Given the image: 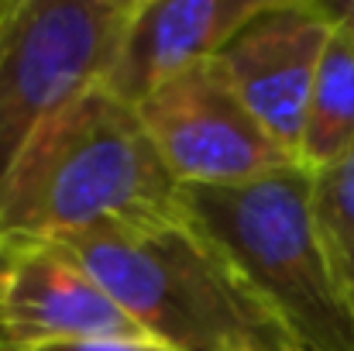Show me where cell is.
Returning <instances> with one entry per match:
<instances>
[{"label": "cell", "instance_id": "6da1fadb", "mask_svg": "<svg viewBox=\"0 0 354 351\" xmlns=\"http://www.w3.org/2000/svg\"><path fill=\"white\" fill-rule=\"evenodd\" d=\"M183 183L162 162L138 107L107 87L48 117L0 179V231L73 237L97 228L186 221Z\"/></svg>", "mask_w": 354, "mask_h": 351}, {"label": "cell", "instance_id": "7a4b0ae2", "mask_svg": "<svg viewBox=\"0 0 354 351\" xmlns=\"http://www.w3.org/2000/svg\"><path fill=\"white\" fill-rule=\"evenodd\" d=\"M59 244L172 351H299L193 214L158 228H97Z\"/></svg>", "mask_w": 354, "mask_h": 351}, {"label": "cell", "instance_id": "3957f363", "mask_svg": "<svg viewBox=\"0 0 354 351\" xmlns=\"http://www.w3.org/2000/svg\"><path fill=\"white\" fill-rule=\"evenodd\" d=\"M193 221L241 269L299 351H354V310L320 248L310 169L231 186H183Z\"/></svg>", "mask_w": 354, "mask_h": 351}, {"label": "cell", "instance_id": "277c9868", "mask_svg": "<svg viewBox=\"0 0 354 351\" xmlns=\"http://www.w3.org/2000/svg\"><path fill=\"white\" fill-rule=\"evenodd\" d=\"M138 0H0V179L24 141L104 87Z\"/></svg>", "mask_w": 354, "mask_h": 351}, {"label": "cell", "instance_id": "5b68a950", "mask_svg": "<svg viewBox=\"0 0 354 351\" xmlns=\"http://www.w3.org/2000/svg\"><path fill=\"white\" fill-rule=\"evenodd\" d=\"M162 162L183 186H231L296 165L237 97L217 59H207L138 104Z\"/></svg>", "mask_w": 354, "mask_h": 351}, {"label": "cell", "instance_id": "8992f818", "mask_svg": "<svg viewBox=\"0 0 354 351\" xmlns=\"http://www.w3.org/2000/svg\"><path fill=\"white\" fill-rule=\"evenodd\" d=\"M334 17L324 0H265L217 52L237 97L299 165L303 120Z\"/></svg>", "mask_w": 354, "mask_h": 351}, {"label": "cell", "instance_id": "52a82bcc", "mask_svg": "<svg viewBox=\"0 0 354 351\" xmlns=\"http://www.w3.org/2000/svg\"><path fill=\"white\" fill-rule=\"evenodd\" d=\"M138 334L145 331L97 286L66 244L0 231V351Z\"/></svg>", "mask_w": 354, "mask_h": 351}, {"label": "cell", "instance_id": "ba28073f", "mask_svg": "<svg viewBox=\"0 0 354 351\" xmlns=\"http://www.w3.org/2000/svg\"><path fill=\"white\" fill-rule=\"evenodd\" d=\"M265 0H138L104 87L138 107L172 76L217 59Z\"/></svg>", "mask_w": 354, "mask_h": 351}, {"label": "cell", "instance_id": "9c48e42d", "mask_svg": "<svg viewBox=\"0 0 354 351\" xmlns=\"http://www.w3.org/2000/svg\"><path fill=\"white\" fill-rule=\"evenodd\" d=\"M330 17L334 31L313 76L299 141V165L310 172L337 162L354 148V21L337 10H330Z\"/></svg>", "mask_w": 354, "mask_h": 351}, {"label": "cell", "instance_id": "30bf717a", "mask_svg": "<svg viewBox=\"0 0 354 351\" xmlns=\"http://www.w3.org/2000/svg\"><path fill=\"white\" fill-rule=\"evenodd\" d=\"M310 210L330 272L354 310V148L310 172Z\"/></svg>", "mask_w": 354, "mask_h": 351}, {"label": "cell", "instance_id": "8fae6325", "mask_svg": "<svg viewBox=\"0 0 354 351\" xmlns=\"http://www.w3.org/2000/svg\"><path fill=\"white\" fill-rule=\"evenodd\" d=\"M35 351H172L169 345L155 338H69V341H52Z\"/></svg>", "mask_w": 354, "mask_h": 351}, {"label": "cell", "instance_id": "7c38bea8", "mask_svg": "<svg viewBox=\"0 0 354 351\" xmlns=\"http://www.w3.org/2000/svg\"><path fill=\"white\" fill-rule=\"evenodd\" d=\"M327 3H330V10H337V14L354 21V0H327Z\"/></svg>", "mask_w": 354, "mask_h": 351}]
</instances>
